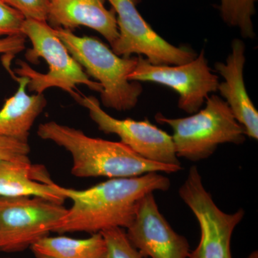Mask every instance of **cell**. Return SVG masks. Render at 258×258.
Instances as JSON below:
<instances>
[{"instance_id": "1", "label": "cell", "mask_w": 258, "mask_h": 258, "mask_svg": "<svg viewBox=\"0 0 258 258\" xmlns=\"http://www.w3.org/2000/svg\"><path fill=\"white\" fill-rule=\"evenodd\" d=\"M170 186L169 178L153 172L109 179L86 189L63 187L64 196L72 200L73 205L53 232L92 235L115 227L125 230L133 222L144 197L155 191H167Z\"/></svg>"}, {"instance_id": "2", "label": "cell", "mask_w": 258, "mask_h": 258, "mask_svg": "<svg viewBox=\"0 0 258 258\" xmlns=\"http://www.w3.org/2000/svg\"><path fill=\"white\" fill-rule=\"evenodd\" d=\"M37 135L70 152L71 174L76 177H134L153 172L171 174L182 169L147 160L121 142L88 137L83 131L53 120L40 124Z\"/></svg>"}, {"instance_id": "3", "label": "cell", "mask_w": 258, "mask_h": 258, "mask_svg": "<svg viewBox=\"0 0 258 258\" xmlns=\"http://www.w3.org/2000/svg\"><path fill=\"white\" fill-rule=\"evenodd\" d=\"M54 31L86 74L101 84L103 106L118 111L135 108L143 88L138 81H129L128 76L135 69L138 57L117 55L96 37L78 36L60 28H54Z\"/></svg>"}, {"instance_id": "4", "label": "cell", "mask_w": 258, "mask_h": 258, "mask_svg": "<svg viewBox=\"0 0 258 258\" xmlns=\"http://www.w3.org/2000/svg\"><path fill=\"white\" fill-rule=\"evenodd\" d=\"M22 33L32 43V48L28 49L25 54L27 60L38 63L41 57L48 64V72L41 74L27 62L18 61L19 67L15 69V74L28 78L27 89L30 92L41 94L48 88H58L69 93L76 101L81 96L75 91L78 85H85L93 91L102 92L101 84L86 74L47 23L25 20Z\"/></svg>"}, {"instance_id": "5", "label": "cell", "mask_w": 258, "mask_h": 258, "mask_svg": "<svg viewBox=\"0 0 258 258\" xmlns=\"http://www.w3.org/2000/svg\"><path fill=\"white\" fill-rule=\"evenodd\" d=\"M205 107L185 118H166L157 113L155 119L169 125L176 155L190 161L208 159L221 144L239 145L245 142V132L235 119L223 98L208 96Z\"/></svg>"}, {"instance_id": "6", "label": "cell", "mask_w": 258, "mask_h": 258, "mask_svg": "<svg viewBox=\"0 0 258 258\" xmlns=\"http://www.w3.org/2000/svg\"><path fill=\"white\" fill-rule=\"evenodd\" d=\"M179 194L196 217L201 231L200 243L188 258H232L231 240L235 227L243 219L244 210L226 213L220 210L204 186L195 166L190 168Z\"/></svg>"}, {"instance_id": "7", "label": "cell", "mask_w": 258, "mask_h": 258, "mask_svg": "<svg viewBox=\"0 0 258 258\" xmlns=\"http://www.w3.org/2000/svg\"><path fill=\"white\" fill-rule=\"evenodd\" d=\"M68 209L38 197H0V251L23 252L53 232Z\"/></svg>"}, {"instance_id": "8", "label": "cell", "mask_w": 258, "mask_h": 258, "mask_svg": "<svg viewBox=\"0 0 258 258\" xmlns=\"http://www.w3.org/2000/svg\"><path fill=\"white\" fill-rule=\"evenodd\" d=\"M116 13L118 37L111 50L120 57H146L154 64L187 63L198 56L187 47H176L153 30L137 10L141 0H108Z\"/></svg>"}, {"instance_id": "9", "label": "cell", "mask_w": 258, "mask_h": 258, "mask_svg": "<svg viewBox=\"0 0 258 258\" xmlns=\"http://www.w3.org/2000/svg\"><path fill=\"white\" fill-rule=\"evenodd\" d=\"M130 81L152 82L172 88L179 94L178 106L188 114L200 111L207 98L217 91L219 77L209 67L205 50L187 63L154 64L139 55Z\"/></svg>"}, {"instance_id": "10", "label": "cell", "mask_w": 258, "mask_h": 258, "mask_svg": "<svg viewBox=\"0 0 258 258\" xmlns=\"http://www.w3.org/2000/svg\"><path fill=\"white\" fill-rule=\"evenodd\" d=\"M76 101L88 110L101 132L118 136L121 143L140 157L159 164L181 166L171 136L147 118L117 119L102 109L101 103L94 96H81Z\"/></svg>"}, {"instance_id": "11", "label": "cell", "mask_w": 258, "mask_h": 258, "mask_svg": "<svg viewBox=\"0 0 258 258\" xmlns=\"http://www.w3.org/2000/svg\"><path fill=\"white\" fill-rule=\"evenodd\" d=\"M132 245L145 258H188L189 244L161 213L154 193L141 200L133 222L125 229Z\"/></svg>"}, {"instance_id": "12", "label": "cell", "mask_w": 258, "mask_h": 258, "mask_svg": "<svg viewBox=\"0 0 258 258\" xmlns=\"http://www.w3.org/2000/svg\"><path fill=\"white\" fill-rule=\"evenodd\" d=\"M231 52L226 62H217L215 69L224 79L219 83L220 95L230 107L232 114L243 126L247 137L258 139V112L249 98L244 80L245 45L239 39L232 40Z\"/></svg>"}, {"instance_id": "13", "label": "cell", "mask_w": 258, "mask_h": 258, "mask_svg": "<svg viewBox=\"0 0 258 258\" xmlns=\"http://www.w3.org/2000/svg\"><path fill=\"white\" fill-rule=\"evenodd\" d=\"M106 0H51L47 22L53 28L72 30L80 26L96 30L108 42L118 37L116 13L107 9Z\"/></svg>"}, {"instance_id": "14", "label": "cell", "mask_w": 258, "mask_h": 258, "mask_svg": "<svg viewBox=\"0 0 258 258\" xmlns=\"http://www.w3.org/2000/svg\"><path fill=\"white\" fill-rule=\"evenodd\" d=\"M0 197H38L62 205L63 187L55 184L42 166L31 161L0 160Z\"/></svg>"}, {"instance_id": "15", "label": "cell", "mask_w": 258, "mask_h": 258, "mask_svg": "<svg viewBox=\"0 0 258 258\" xmlns=\"http://www.w3.org/2000/svg\"><path fill=\"white\" fill-rule=\"evenodd\" d=\"M4 62L19 86L16 93L6 100L0 110V137L28 141L32 125L45 109L47 101L43 93L28 94V78L17 77L10 70L9 62Z\"/></svg>"}, {"instance_id": "16", "label": "cell", "mask_w": 258, "mask_h": 258, "mask_svg": "<svg viewBox=\"0 0 258 258\" xmlns=\"http://www.w3.org/2000/svg\"><path fill=\"white\" fill-rule=\"evenodd\" d=\"M35 258H106V246L101 232L86 239L47 235L30 247Z\"/></svg>"}, {"instance_id": "17", "label": "cell", "mask_w": 258, "mask_h": 258, "mask_svg": "<svg viewBox=\"0 0 258 258\" xmlns=\"http://www.w3.org/2000/svg\"><path fill=\"white\" fill-rule=\"evenodd\" d=\"M257 0H220V16L224 23L239 29L244 38H254L252 18L255 15Z\"/></svg>"}, {"instance_id": "18", "label": "cell", "mask_w": 258, "mask_h": 258, "mask_svg": "<svg viewBox=\"0 0 258 258\" xmlns=\"http://www.w3.org/2000/svg\"><path fill=\"white\" fill-rule=\"evenodd\" d=\"M106 246V258H145L135 248L120 227L102 231Z\"/></svg>"}, {"instance_id": "19", "label": "cell", "mask_w": 258, "mask_h": 258, "mask_svg": "<svg viewBox=\"0 0 258 258\" xmlns=\"http://www.w3.org/2000/svg\"><path fill=\"white\" fill-rule=\"evenodd\" d=\"M18 10L25 20H33L47 23L50 0H3Z\"/></svg>"}, {"instance_id": "20", "label": "cell", "mask_w": 258, "mask_h": 258, "mask_svg": "<svg viewBox=\"0 0 258 258\" xmlns=\"http://www.w3.org/2000/svg\"><path fill=\"white\" fill-rule=\"evenodd\" d=\"M25 18L18 10L0 0V38L23 35Z\"/></svg>"}, {"instance_id": "21", "label": "cell", "mask_w": 258, "mask_h": 258, "mask_svg": "<svg viewBox=\"0 0 258 258\" xmlns=\"http://www.w3.org/2000/svg\"><path fill=\"white\" fill-rule=\"evenodd\" d=\"M30 152L28 141L0 137V160L28 162Z\"/></svg>"}, {"instance_id": "22", "label": "cell", "mask_w": 258, "mask_h": 258, "mask_svg": "<svg viewBox=\"0 0 258 258\" xmlns=\"http://www.w3.org/2000/svg\"><path fill=\"white\" fill-rule=\"evenodd\" d=\"M26 37L23 35H14L0 38V54L13 57L25 49Z\"/></svg>"}, {"instance_id": "23", "label": "cell", "mask_w": 258, "mask_h": 258, "mask_svg": "<svg viewBox=\"0 0 258 258\" xmlns=\"http://www.w3.org/2000/svg\"><path fill=\"white\" fill-rule=\"evenodd\" d=\"M246 258H258V252L257 251H254L252 253L249 254Z\"/></svg>"}, {"instance_id": "24", "label": "cell", "mask_w": 258, "mask_h": 258, "mask_svg": "<svg viewBox=\"0 0 258 258\" xmlns=\"http://www.w3.org/2000/svg\"><path fill=\"white\" fill-rule=\"evenodd\" d=\"M0 258H9V257H0Z\"/></svg>"}, {"instance_id": "25", "label": "cell", "mask_w": 258, "mask_h": 258, "mask_svg": "<svg viewBox=\"0 0 258 258\" xmlns=\"http://www.w3.org/2000/svg\"><path fill=\"white\" fill-rule=\"evenodd\" d=\"M50 1H51V0H50Z\"/></svg>"}]
</instances>
